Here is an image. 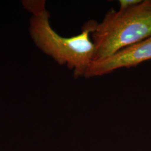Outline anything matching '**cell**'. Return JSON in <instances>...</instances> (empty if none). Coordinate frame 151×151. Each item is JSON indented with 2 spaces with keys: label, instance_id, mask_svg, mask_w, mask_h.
Masks as SVG:
<instances>
[{
  "label": "cell",
  "instance_id": "1",
  "mask_svg": "<svg viewBox=\"0 0 151 151\" xmlns=\"http://www.w3.org/2000/svg\"><path fill=\"white\" fill-rule=\"evenodd\" d=\"M23 4L33 14L30 32L38 47L59 65H65L73 70L76 78L85 77L93 60L95 47L91 34L96 22L92 20L87 22L77 35L63 37L50 24L45 1H26Z\"/></svg>",
  "mask_w": 151,
  "mask_h": 151
},
{
  "label": "cell",
  "instance_id": "4",
  "mask_svg": "<svg viewBox=\"0 0 151 151\" xmlns=\"http://www.w3.org/2000/svg\"><path fill=\"white\" fill-rule=\"evenodd\" d=\"M142 0H119V9H127L140 3Z\"/></svg>",
  "mask_w": 151,
  "mask_h": 151
},
{
  "label": "cell",
  "instance_id": "3",
  "mask_svg": "<svg viewBox=\"0 0 151 151\" xmlns=\"http://www.w3.org/2000/svg\"><path fill=\"white\" fill-rule=\"evenodd\" d=\"M150 60H151V36L105 59L92 62L84 77L90 78L103 76L120 68L135 67Z\"/></svg>",
  "mask_w": 151,
  "mask_h": 151
},
{
  "label": "cell",
  "instance_id": "2",
  "mask_svg": "<svg viewBox=\"0 0 151 151\" xmlns=\"http://www.w3.org/2000/svg\"><path fill=\"white\" fill-rule=\"evenodd\" d=\"M151 36V0H142L127 9L112 8L101 22H96L91 34L95 47L93 62L105 59Z\"/></svg>",
  "mask_w": 151,
  "mask_h": 151
}]
</instances>
